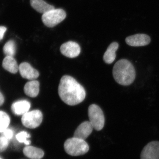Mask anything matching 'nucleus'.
I'll return each instance as SVG.
<instances>
[{
    "instance_id": "nucleus-1",
    "label": "nucleus",
    "mask_w": 159,
    "mask_h": 159,
    "mask_svg": "<svg viewBox=\"0 0 159 159\" xmlns=\"http://www.w3.org/2000/svg\"><path fill=\"white\" fill-rule=\"evenodd\" d=\"M58 92L61 100L70 106L79 104L86 97L84 88L74 78L68 75H65L61 77Z\"/></svg>"
},
{
    "instance_id": "nucleus-2",
    "label": "nucleus",
    "mask_w": 159,
    "mask_h": 159,
    "mask_svg": "<svg viewBox=\"0 0 159 159\" xmlns=\"http://www.w3.org/2000/svg\"><path fill=\"white\" fill-rule=\"evenodd\" d=\"M112 73L115 80L120 85H130L135 79L134 67L127 59L118 61L114 66Z\"/></svg>"
},
{
    "instance_id": "nucleus-3",
    "label": "nucleus",
    "mask_w": 159,
    "mask_h": 159,
    "mask_svg": "<svg viewBox=\"0 0 159 159\" xmlns=\"http://www.w3.org/2000/svg\"><path fill=\"white\" fill-rule=\"evenodd\" d=\"M64 146L66 153L72 156L82 155L89 150V145L85 140L75 137L68 139Z\"/></svg>"
},
{
    "instance_id": "nucleus-4",
    "label": "nucleus",
    "mask_w": 159,
    "mask_h": 159,
    "mask_svg": "<svg viewBox=\"0 0 159 159\" xmlns=\"http://www.w3.org/2000/svg\"><path fill=\"white\" fill-rule=\"evenodd\" d=\"M66 17V13L64 10L54 9L43 14L42 20L45 25L52 28L61 23Z\"/></svg>"
},
{
    "instance_id": "nucleus-5",
    "label": "nucleus",
    "mask_w": 159,
    "mask_h": 159,
    "mask_svg": "<svg viewBox=\"0 0 159 159\" xmlns=\"http://www.w3.org/2000/svg\"><path fill=\"white\" fill-rule=\"evenodd\" d=\"M88 116L89 122L94 129L101 130L105 124V118L101 108L96 104H92L89 107Z\"/></svg>"
},
{
    "instance_id": "nucleus-6",
    "label": "nucleus",
    "mask_w": 159,
    "mask_h": 159,
    "mask_svg": "<svg viewBox=\"0 0 159 159\" xmlns=\"http://www.w3.org/2000/svg\"><path fill=\"white\" fill-rule=\"evenodd\" d=\"M43 121V114L38 110L29 111L23 115L21 121L27 128L34 129L39 126Z\"/></svg>"
},
{
    "instance_id": "nucleus-7",
    "label": "nucleus",
    "mask_w": 159,
    "mask_h": 159,
    "mask_svg": "<svg viewBox=\"0 0 159 159\" xmlns=\"http://www.w3.org/2000/svg\"><path fill=\"white\" fill-rule=\"evenodd\" d=\"M141 159H159V142L152 141L143 148Z\"/></svg>"
},
{
    "instance_id": "nucleus-8",
    "label": "nucleus",
    "mask_w": 159,
    "mask_h": 159,
    "mask_svg": "<svg viewBox=\"0 0 159 159\" xmlns=\"http://www.w3.org/2000/svg\"><path fill=\"white\" fill-rule=\"evenodd\" d=\"M60 51L63 55L70 58L77 57L80 53V48L77 43L69 41L61 45Z\"/></svg>"
},
{
    "instance_id": "nucleus-9",
    "label": "nucleus",
    "mask_w": 159,
    "mask_h": 159,
    "mask_svg": "<svg viewBox=\"0 0 159 159\" xmlns=\"http://www.w3.org/2000/svg\"><path fill=\"white\" fill-rule=\"evenodd\" d=\"M125 41L128 45L131 47H143L150 43L151 38L146 34H137L126 38Z\"/></svg>"
},
{
    "instance_id": "nucleus-10",
    "label": "nucleus",
    "mask_w": 159,
    "mask_h": 159,
    "mask_svg": "<svg viewBox=\"0 0 159 159\" xmlns=\"http://www.w3.org/2000/svg\"><path fill=\"white\" fill-rule=\"evenodd\" d=\"M19 70L23 78L30 80H34L39 76L38 71L33 68L29 63L20 64L19 67Z\"/></svg>"
},
{
    "instance_id": "nucleus-11",
    "label": "nucleus",
    "mask_w": 159,
    "mask_h": 159,
    "mask_svg": "<svg viewBox=\"0 0 159 159\" xmlns=\"http://www.w3.org/2000/svg\"><path fill=\"white\" fill-rule=\"evenodd\" d=\"M93 127L89 121L81 123L75 130L74 137L85 140L93 131Z\"/></svg>"
},
{
    "instance_id": "nucleus-12",
    "label": "nucleus",
    "mask_w": 159,
    "mask_h": 159,
    "mask_svg": "<svg viewBox=\"0 0 159 159\" xmlns=\"http://www.w3.org/2000/svg\"><path fill=\"white\" fill-rule=\"evenodd\" d=\"M31 104L26 100H19L13 103L11 109L13 113L17 116L25 115L29 112Z\"/></svg>"
},
{
    "instance_id": "nucleus-13",
    "label": "nucleus",
    "mask_w": 159,
    "mask_h": 159,
    "mask_svg": "<svg viewBox=\"0 0 159 159\" xmlns=\"http://www.w3.org/2000/svg\"><path fill=\"white\" fill-rule=\"evenodd\" d=\"M30 5L35 11L43 14L55 9L54 6L48 4L44 0H30Z\"/></svg>"
},
{
    "instance_id": "nucleus-14",
    "label": "nucleus",
    "mask_w": 159,
    "mask_h": 159,
    "mask_svg": "<svg viewBox=\"0 0 159 159\" xmlns=\"http://www.w3.org/2000/svg\"><path fill=\"white\" fill-rule=\"evenodd\" d=\"M119 47V44L117 42L112 43L108 46L103 57V61L106 63L111 64L114 62L116 57V52Z\"/></svg>"
},
{
    "instance_id": "nucleus-15",
    "label": "nucleus",
    "mask_w": 159,
    "mask_h": 159,
    "mask_svg": "<svg viewBox=\"0 0 159 159\" xmlns=\"http://www.w3.org/2000/svg\"><path fill=\"white\" fill-rule=\"evenodd\" d=\"M25 93L31 97H37L39 93V83L37 80H32L27 83L24 87Z\"/></svg>"
},
{
    "instance_id": "nucleus-16",
    "label": "nucleus",
    "mask_w": 159,
    "mask_h": 159,
    "mask_svg": "<svg viewBox=\"0 0 159 159\" xmlns=\"http://www.w3.org/2000/svg\"><path fill=\"white\" fill-rule=\"evenodd\" d=\"M24 154L31 159H41L44 156V153L42 149L33 146H26L23 150Z\"/></svg>"
},
{
    "instance_id": "nucleus-17",
    "label": "nucleus",
    "mask_w": 159,
    "mask_h": 159,
    "mask_svg": "<svg viewBox=\"0 0 159 159\" xmlns=\"http://www.w3.org/2000/svg\"><path fill=\"white\" fill-rule=\"evenodd\" d=\"M3 66L12 74H16L19 70V67L16 60L11 56H7L3 61Z\"/></svg>"
},
{
    "instance_id": "nucleus-18",
    "label": "nucleus",
    "mask_w": 159,
    "mask_h": 159,
    "mask_svg": "<svg viewBox=\"0 0 159 159\" xmlns=\"http://www.w3.org/2000/svg\"><path fill=\"white\" fill-rule=\"evenodd\" d=\"M16 51V46L13 40L7 42L4 47V52L7 56L13 57Z\"/></svg>"
},
{
    "instance_id": "nucleus-19",
    "label": "nucleus",
    "mask_w": 159,
    "mask_h": 159,
    "mask_svg": "<svg viewBox=\"0 0 159 159\" xmlns=\"http://www.w3.org/2000/svg\"><path fill=\"white\" fill-rule=\"evenodd\" d=\"M10 119L8 115L3 111H0V132H3L9 125Z\"/></svg>"
},
{
    "instance_id": "nucleus-20",
    "label": "nucleus",
    "mask_w": 159,
    "mask_h": 159,
    "mask_svg": "<svg viewBox=\"0 0 159 159\" xmlns=\"http://www.w3.org/2000/svg\"><path fill=\"white\" fill-rule=\"evenodd\" d=\"M30 138V134L25 131L21 132L16 136V139L19 142L27 145H30L31 143V141L28 140V139Z\"/></svg>"
},
{
    "instance_id": "nucleus-21",
    "label": "nucleus",
    "mask_w": 159,
    "mask_h": 159,
    "mask_svg": "<svg viewBox=\"0 0 159 159\" xmlns=\"http://www.w3.org/2000/svg\"><path fill=\"white\" fill-rule=\"evenodd\" d=\"M8 145V140L5 137H0V151H3L7 148Z\"/></svg>"
},
{
    "instance_id": "nucleus-22",
    "label": "nucleus",
    "mask_w": 159,
    "mask_h": 159,
    "mask_svg": "<svg viewBox=\"0 0 159 159\" xmlns=\"http://www.w3.org/2000/svg\"><path fill=\"white\" fill-rule=\"evenodd\" d=\"M2 133L3 136L5 137L8 140L11 139L13 136V132L11 129H7Z\"/></svg>"
},
{
    "instance_id": "nucleus-23",
    "label": "nucleus",
    "mask_w": 159,
    "mask_h": 159,
    "mask_svg": "<svg viewBox=\"0 0 159 159\" xmlns=\"http://www.w3.org/2000/svg\"><path fill=\"white\" fill-rule=\"evenodd\" d=\"M6 30H7V29L6 27H4V26H0V41L2 39Z\"/></svg>"
},
{
    "instance_id": "nucleus-24",
    "label": "nucleus",
    "mask_w": 159,
    "mask_h": 159,
    "mask_svg": "<svg viewBox=\"0 0 159 159\" xmlns=\"http://www.w3.org/2000/svg\"><path fill=\"white\" fill-rule=\"evenodd\" d=\"M4 99L3 95L0 93V106L2 105L4 102Z\"/></svg>"
},
{
    "instance_id": "nucleus-25",
    "label": "nucleus",
    "mask_w": 159,
    "mask_h": 159,
    "mask_svg": "<svg viewBox=\"0 0 159 159\" xmlns=\"http://www.w3.org/2000/svg\"><path fill=\"white\" fill-rule=\"evenodd\" d=\"M0 159H2L0 158Z\"/></svg>"
}]
</instances>
